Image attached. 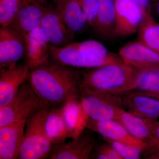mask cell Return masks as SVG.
<instances>
[{
	"mask_svg": "<svg viewBox=\"0 0 159 159\" xmlns=\"http://www.w3.org/2000/svg\"><path fill=\"white\" fill-rule=\"evenodd\" d=\"M117 120L133 137L143 142L152 135L158 121L137 116L124 108L122 109Z\"/></svg>",
	"mask_w": 159,
	"mask_h": 159,
	"instance_id": "cell-19",
	"label": "cell"
},
{
	"mask_svg": "<svg viewBox=\"0 0 159 159\" xmlns=\"http://www.w3.org/2000/svg\"><path fill=\"white\" fill-rule=\"evenodd\" d=\"M22 1L0 0V24L9 27L17 14Z\"/></svg>",
	"mask_w": 159,
	"mask_h": 159,
	"instance_id": "cell-26",
	"label": "cell"
},
{
	"mask_svg": "<svg viewBox=\"0 0 159 159\" xmlns=\"http://www.w3.org/2000/svg\"><path fill=\"white\" fill-rule=\"evenodd\" d=\"M51 61L30 70L28 82L50 108L58 107L81 96V71Z\"/></svg>",
	"mask_w": 159,
	"mask_h": 159,
	"instance_id": "cell-1",
	"label": "cell"
},
{
	"mask_svg": "<svg viewBox=\"0 0 159 159\" xmlns=\"http://www.w3.org/2000/svg\"><path fill=\"white\" fill-rule=\"evenodd\" d=\"M19 1H22V0H19Z\"/></svg>",
	"mask_w": 159,
	"mask_h": 159,
	"instance_id": "cell-36",
	"label": "cell"
},
{
	"mask_svg": "<svg viewBox=\"0 0 159 159\" xmlns=\"http://www.w3.org/2000/svg\"><path fill=\"white\" fill-rule=\"evenodd\" d=\"M47 107L48 106L35 93L29 83H24L11 102L0 107V127L27 120L32 114Z\"/></svg>",
	"mask_w": 159,
	"mask_h": 159,
	"instance_id": "cell-4",
	"label": "cell"
},
{
	"mask_svg": "<svg viewBox=\"0 0 159 159\" xmlns=\"http://www.w3.org/2000/svg\"><path fill=\"white\" fill-rule=\"evenodd\" d=\"M138 32V40L159 54V23L155 20L151 11L143 12Z\"/></svg>",
	"mask_w": 159,
	"mask_h": 159,
	"instance_id": "cell-23",
	"label": "cell"
},
{
	"mask_svg": "<svg viewBox=\"0 0 159 159\" xmlns=\"http://www.w3.org/2000/svg\"><path fill=\"white\" fill-rule=\"evenodd\" d=\"M142 9L143 12L151 11L152 5L150 0H132Z\"/></svg>",
	"mask_w": 159,
	"mask_h": 159,
	"instance_id": "cell-31",
	"label": "cell"
},
{
	"mask_svg": "<svg viewBox=\"0 0 159 159\" xmlns=\"http://www.w3.org/2000/svg\"><path fill=\"white\" fill-rule=\"evenodd\" d=\"M139 92V91H137ZM139 93H142L145 95H147V96H150L153 98H156V99H159V93H143V92H139Z\"/></svg>",
	"mask_w": 159,
	"mask_h": 159,
	"instance_id": "cell-33",
	"label": "cell"
},
{
	"mask_svg": "<svg viewBox=\"0 0 159 159\" xmlns=\"http://www.w3.org/2000/svg\"><path fill=\"white\" fill-rule=\"evenodd\" d=\"M70 44L80 53L89 57L104 58L113 54L101 43L94 40H86Z\"/></svg>",
	"mask_w": 159,
	"mask_h": 159,
	"instance_id": "cell-25",
	"label": "cell"
},
{
	"mask_svg": "<svg viewBox=\"0 0 159 159\" xmlns=\"http://www.w3.org/2000/svg\"><path fill=\"white\" fill-rule=\"evenodd\" d=\"M98 12L93 27L99 37L109 39L115 36V6L114 0H97Z\"/></svg>",
	"mask_w": 159,
	"mask_h": 159,
	"instance_id": "cell-21",
	"label": "cell"
},
{
	"mask_svg": "<svg viewBox=\"0 0 159 159\" xmlns=\"http://www.w3.org/2000/svg\"><path fill=\"white\" fill-rule=\"evenodd\" d=\"M24 41L26 50L25 63L30 70L51 62L50 44L40 26L27 34Z\"/></svg>",
	"mask_w": 159,
	"mask_h": 159,
	"instance_id": "cell-9",
	"label": "cell"
},
{
	"mask_svg": "<svg viewBox=\"0 0 159 159\" xmlns=\"http://www.w3.org/2000/svg\"><path fill=\"white\" fill-rule=\"evenodd\" d=\"M24 39L9 27L0 29V69L16 63L25 53Z\"/></svg>",
	"mask_w": 159,
	"mask_h": 159,
	"instance_id": "cell-13",
	"label": "cell"
},
{
	"mask_svg": "<svg viewBox=\"0 0 159 159\" xmlns=\"http://www.w3.org/2000/svg\"><path fill=\"white\" fill-rule=\"evenodd\" d=\"M81 73L82 93L120 95L132 89L136 69L122 62L89 68Z\"/></svg>",
	"mask_w": 159,
	"mask_h": 159,
	"instance_id": "cell-2",
	"label": "cell"
},
{
	"mask_svg": "<svg viewBox=\"0 0 159 159\" xmlns=\"http://www.w3.org/2000/svg\"><path fill=\"white\" fill-rule=\"evenodd\" d=\"M86 19L88 24L93 27L97 20L98 12L97 0H78Z\"/></svg>",
	"mask_w": 159,
	"mask_h": 159,
	"instance_id": "cell-28",
	"label": "cell"
},
{
	"mask_svg": "<svg viewBox=\"0 0 159 159\" xmlns=\"http://www.w3.org/2000/svg\"><path fill=\"white\" fill-rule=\"evenodd\" d=\"M146 144L145 148L142 151V155L146 159L159 151V121L155 130L152 135L145 142Z\"/></svg>",
	"mask_w": 159,
	"mask_h": 159,
	"instance_id": "cell-30",
	"label": "cell"
},
{
	"mask_svg": "<svg viewBox=\"0 0 159 159\" xmlns=\"http://www.w3.org/2000/svg\"><path fill=\"white\" fill-rule=\"evenodd\" d=\"M50 107L37 111L27 119L26 130L18 159H42L49 157L53 147L46 130Z\"/></svg>",
	"mask_w": 159,
	"mask_h": 159,
	"instance_id": "cell-3",
	"label": "cell"
},
{
	"mask_svg": "<svg viewBox=\"0 0 159 159\" xmlns=\"http://www.w3.org/2000/svg\"><path fill=\"white\" fill-rule=\"evenodd\" d=\"M49 50L51 61L74 67L93 68L110 64L124 62L119 54H112L104 58L85 56L80 53L70 43L61 47L50 44Z\"/></svg>",
	"mask_w": 159,
	"mask_h": 159,
	"instance_id": "cell-6",
	"label": "cell"
},
{
	"mask_svg": "<svg viewBox=\"0 0 159 159\" xmlns=\"http://www.w3.org/2000/svg\"><path fill=\"white\" fill-rule=\"evenodd\" d=\"M123 61L137 69H142L159 65V54L139 40L126 44L119 50Z\"/></svg>",
	"mask_w": 159,
	"mask_h": 159,
	"instance_id": "cell-11",
	"label": "cell"
},
{
	"mask_svg": "<svg viewBox=\"0 0 159 159\" xmlns=\"http://www.w3.org/2000/svg\"><path fill=\"white\" fill-rule=\"evenodd\" d=\"M27 120L0 127V159H18Z\"/></svg>",
	"mask_w": 159,
	"mask_h": 159,
	"instance_id": "cell-16",
	"label": "cell"
},
{
	"mask_svg": "<svg viewBox=\"0 0 159 159\" xmlns=\"http://www.w3.org/2000/svg\"><path fill=\"white\" fill-rule=\"evenodd\" d=\"M152 6H153L159 16V0H150Z\"/></svg>",
	"mask_w": 159,
	"mask_h": 159,
	"instance_id": "cell-32",
	"label": "cell"
},
{
	"mask_svg": "<svg viewBox=\"0 0 159 159\" xmlns=\"http://www.w3.org/2000/svg\"><path fill=\"white\" fill-rule=\"evenodd\" d=\"M80 100L88 116L96 121L117 120L123 108L120 95L82 92Z\"/></svg>",
	"mask_w": 159,
	"mask_h": 159,
	"instance_id": "cell-5",
	"label": "cell"
},
{
	"mask_svg": "<svg viewBox=\"0 0 159 159\" xmlns=\"http://www.w3.org/2000/svg\"><path fill=\"white\" fill-rule=\"evenodd\" d=\"M96 145L95 140L83 133L67 143L53 144L49 157L51 159H88Z\"/></svg>",
	"mask_w": 159,
	"mask_h": 159,
	"instance_id": "cell-12",
	"label": "cell"
},
{
	"mask_svg": "<svg viewBox=\"0 0 159 159\" xmlns=\"http://www.w3.org/2000/svg\"><path fill=\"white\" fill-rule=\"evenodd\" d=\"M40 26L48 41L52 45L64 47L74 38L55 9L43 7Z\"/></svg>",
	"mask_w": 159,
	"mask_h": 159,
	"instance_id": "cell-14",
	"label": "cell"
},
{
	"mask_svg": "<svg viewBox=\"0 0 159 159\" xmlns=\"http://www.w3.org/2000/svg\"><path fill=\"white\" fill-rule=\"evenodd\" d=\"M147 93H159V65L137 69L132 89Z\"/></svg>",
	"mask_w": 159,
	"mask_h": 159,
	"instance_id": "cell-24",
	"label": "cell"
},
{
	"mask_svg": "<svg viewBox=\"0 0 159 159\" xmlns=\"http://www.w3.org/2000/svg\"><path fill=\"white\" fill-rule=\"evenodd\" d=\"M55 10L73 37L88 24L78 0H54Z\"/></svg>",
	"mask_w": 159,
	"mask_h": 159,
	"instance_id": "cell-17",
	"label": "cell"
},
{
	"mask_svg": "<svg viewBox=\"0 0 159 159\" xmlns=\"http://www.w3.org/2000/svg\"><path fill=\"white\" fill-rule=\"evenodd\" d=\"M66 123L73 135L77 139L86 128L89 117L83 108L80 99H72L61 106Z\"/></svg>",
	"mask_w": 159,
	"mask_h": 159,
	"instance_id": "cell-22",
	"label": "cell"
},
{
	"mask_svg": "<svg viewBox=\"0 0 159 159\" xmlns=\"http://www.w3.org/2000/svg\"><path fill=\"white\" fill-rule=\"evenodd\" d=\"M146 159H159V151L156 153L148 157Z\"/></svg>",
	"mask_w": 159,
	"mask_h": 159,
	"instance_id": "cell-35",
	"label": "cell"
},
{
	"mask_svg": "<svg viewBox=\"0 0 159 159\" xmlns=\"http://www.w3.org/2000/svg\"><path fill=\"white\" fill-rule=\"evenodd\" d=\"M123 108L129 112L142 118L158 120L159 100L136 91L120 95Z\"/></svg>",
	"mask_w": 159,
	"mask_h": 159,
	"instance_id": "cell-10",
	"label": "cell"
},
{
	"mask_svg": "<svg viewBox=\"0 0 159 159\" xmlns=\"http://www.w3.org/2000/svg\"><path fill=\"white\" fill-rule=\"evenodd\" d=\"M86 128L99 134L104 139L136 145L143 149L146 146L145 142L133 137L125 127L116 120L98 121L89 117Z\"/></svg>",
	"mask_w": 159,
	"mask_h": 159,
	"instance_id": "cell-15",
	"label": "cell"
},
{
	"mask_svg": "<svg viewBox=\"0 0 159 159\" xmlns=\"http://www.w3.org/2000/svg\"><path fill=\"white\" fill-rule=\"evenodd\" d=\"M115 36H127L138 31L143 18L141 8L132 0H114Z\"/></svg>",
	"mask_w": 159,
	"mask_h": 159,
	"instance_id": "cell-7",
	"label": "cell"
},
{
	"mask_svg": "<svg viewBox=\"0 0 159 159\" xmlns=\"http://www.w3.org/2000/svg\"><path fill=\"white\" fill-rule=\"evenodd\" d=\"M43 16V7L22 1L17 14L9 27L24 40L27 34L34 28L40 26Z\"/></svg>",
	"mask_w": 159,
	"mask_h": 159,
	"instance_id": "cell-18",
	"label": "cell"
},
{
	"mask_svg": "<svg viewBox=\"0 0 159 159\" xmlns=\"http://www.w3.org/2000/svg\"><path fill=\"white\" fill-rule=\"evenodd\" d=\"M46 130L53 144L65 143L73 135L66 123L61 106L50 108L46 121Z\"/></svg>",
	"mask_w": 159,
	"mask_h": 159,
	"instance_id": "cell-20",
	"label": "cell"
},
{
	"mask_svg": "<svg viewBox=\"0 0 159 159\" xmlns=\"http://www.w3.org/2000/svg\"><path fill=\"white\" fill-rule=\"evenodd\" d=\"M104 140L115 148L123 159H139L142 155L143 149L139 146L109 139Z\"/></svg>",
	"mask_w": 159,
	"mask_h": 159,
	"instance_id": "cell-27",
	"label": "cell"
},
{
	"mask_svg": "<svg viewBox=\"0 0 159 159\" xmlns=\"http://www.w3.org/2000/svg\"><path fill=\"white\" fill-rule=\"evenodd\" d=\"M91 156H92L93 159H123L115 148L108 143L95 145Z\"/></svg>",
	"mask_w": 159,
	"mask_h": 159,
	"instance_id": "cell-29",
	"label": "cell"
},
{
	"mask_svg": "<svg viewBox=\"0 0 159 159\" xmlns=\"http://www.w3.org/2000/svg\"><path fill=\"white\" fill-rule=\"evenodd\" d=\"M47 0H22L24 2L28 3V4H31V3H36L37 2H45Z\"/></svg>",
	"mask_w": 159,
	"mask_h": 159,
	"instance_id": "cell-34",
	"label": "cell"
},
{
	"mask_svg": "<svg viewBox=\"0 0 159 159\" xmlns=\"http://www.w3.org/2000/svg\"><path fill=\"white\" fill-rule=\"evenodd\" d=\"M30 72L25 63L0 69V107L11 102L21 86L28 80Z\"/></svg>",
	"mask_w": 159,
	"mask_h": 159,
	"instance_id": "cell-8",
	"label": "cell"
}]
</instances>
